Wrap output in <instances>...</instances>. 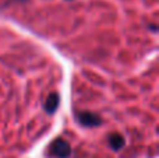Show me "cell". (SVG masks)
I'll list each match as a JSON object with an SVG mask.
<instances>
[{"mask_svg":"<svg viewBox=\"0 0 159 158\" xmlns=\"http://www.w3.org/2000/svg\"><path fill=\"white\" fill-rule=\"evenodd\" d=\"M71 154V147L64 139H56L50 146V156L56 158H69Z\"/></svg>","mask_w":159,"mask_h":158,"instance_id":"1","label":"cell"},{"mask_svg":"<svg viewBox=\"0 0 159 158\" xmlns=\"http://www.w3.org/2000/svg\"><path fill=\"white\" fill-rule=\"evenodd\" d=\"M109 146H110V148H112V150H115V151L121 150V148H123V146H124L123 136H120V134H117V133L110 134V136H109Z\"/></svg>","mask_w":159,"mask_h":158,"instance_id":"4","label":"cell"},{"mask_svg":"<svg viewBox=\"0 0 159 158\" xmlns=\"http://www.w3.org/2000/svg\"><path fill=\"white\" fill-rule=\"evenodd\" d=\"M77 122L84 128H96L101 125L102 119L92 112H80L77 115Z\"/></svg>","mask_w":159,"mask_h":158,"instance_id":"2","label":"cell"},{"mask_svg":"<svg viewBox=\"0 0 159 158\" xmlns=\"http://www.w3.org/2000/svg\"><path fill=\"white\" fill-rule=\"evenodd\" d=\"M59 102H60V97H59V94H56V92H52L50 95H48L46 101H45V111L48 112V114H53V112H56V109L59 108Z\"/></svg>","mask_w":159,"mask_h":158,"instance_id":"3","label":"cell"}]
</instances>
